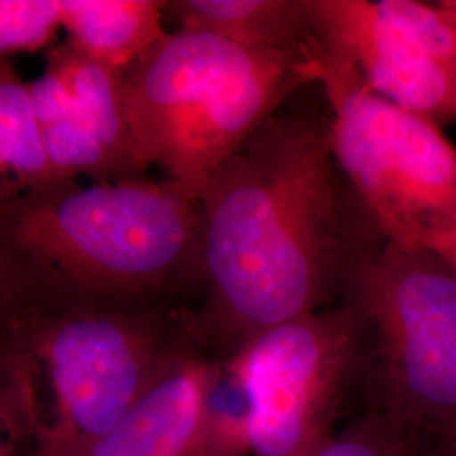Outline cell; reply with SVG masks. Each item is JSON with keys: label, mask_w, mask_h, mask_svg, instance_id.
Listing matches in <instances>:
<instances>
[{"label": "cell", "mask_w": 456, "mask_h": 456, "mask_svg": "<svg viewBox=\"0 0 456 456\" xmlns=\"http://www.w3.org/2000/svg\"><path fill=\"white\" fill-rule=\"evenodd\" d=\"M78 305L88 303L48 265L0 235V367L24 355L49 316Z\"/></svg>", "instance_id": "obj_13"}, {"label": "cell", "mask_w": 456, "mask_h": 456, "mask_svg": "<svg viewBox=\"0 0 456 456\" xmlns=\"http://www.w3.org/2000/svg\"><path fill=\"white\" fill-rule=\"evenodd\" d=\"M29 94L53 180L110 183L144 176L147 166L132 135L122 71L65 43L51 48Z\"/></svg>", "instance_id": "obj_9"}, {"label": "cell", "mask_w": 456, "mask_h": 456, "mask_svg": "<svg viewBox=\"0 0 456 456\" xmlns=\"http://www.w3.org/2000/svg\"><path fill=\"white\" fill-rule=\"evenodd\" d=\"M337 299L359 314L367 408L416 438L456 431V273L352 220Z\"/></svg>", "instance_id": "obj_4"}, {"label": "cell", "mask_w": 456, "mask_h": 456, "mask_svg": "<svg viewBox=\"0 0 456 456\" xmlns=\"http://www.w3.org/2000/svg\"><path fill=\"white\" fill-rule=\"evenodd\" d=\"M448 4H450V5H452V7L456 11V0H448Z\"/></svg>", "instance_id": "obj_21"}, {"label": "cell", "mask_w": 456, "mask_h": 456, "mask_svg": "<svg viewBox=\"0 0 456 456\" xmlns=\"http://www.w3.org/2000/svg\"><path fill=\"white\" fill-rule=\"evenodd\" d=\"M218 360L191 337L85 456H196Z\"/></svg>", "instance_id": "obj_10"}, {"label": "cell", "mask_w": 456, "mask_h": 456, "mask_svg": "<svg viewBox=\"0 0 456 456\" xmlns=\"http://www.w3.org/2000/svg\"><path fill=\"white\" fill-rule=\"evenodd\" d=\"M0 235L97 306L158 310L203 284L201 201L169 180L48 181L0 205Z\"/></svg>", "instance_id": "obj_2"}, {"label": "cell", "mask_w": 456, "mask_h": 456, "mask_svg": "<svg viewBox=\"0 0 456 456\" xmlns=\"http://www.w3.org/2000/svg\"><path fill=\"white\" fill-rule=\"evenodd\" d=\"M17 195H20V190L12 178L7 164L4 161V156L0 154V205L7 203L9 200H12Z\"/></svg>", "instance_id": "obj_19"}, {"label": "cell", "mask_w": 456, "mask_h": 456, "mask_svg": "<svg viewBox=\"0 0 456 456\" xmlns=\"http://www.w3.org/2000/svg\"><path fill=\"white\" fill-rule=\"evenodd\" d=\"M191 338L190 311L78 305L37 326L22 359L45 397L20 399L28 456H85Z\"/></svg>", "instance_id": "obj_5"}, {"label": "cell", "mask_w": 456, "mask_h": 456, "mask_svg": "<svg viewBox=\"0 0 456 456\" xmlns=\"http://www.w3.org/2000/svg\"><path fill=\"white\" fill-rule=\"evenodd\" d=\"M68 43L90 60L129 69L158 45L164 29L161 0H60Z\"/></svg>", "instance_id": "obj_12"}, {"label": "cell", "mask_w": 456, "mask_h": 456, "mask_svg": "<svg viewBox=\"0 0 456 456\" xmlns=\"http://www.w3.org/2000/svg\"><path fill=\"white\" fill-rule=\"evenodd\" d=\"M306 456H419V438L384 412L367 408Z\"/></svg>", "instance_id": "obj_15"}, {"label": "cell", "mask_w": 456, "mask_h": 456, "mask_svg": "<svg viewBox=\"0 0 456 456\" xmlns=\"http://www.w3.org/2000/svg\"><path fill=\"white\" fill-rule=\"evenodd\" d=\"M164 19L175 20L176 31L213 34L318 61L310 0H175L164 4Z\"/></svg>", "instance_id": "obj_11"}, {"label": "cell", "mask_w": 456, "mask_h": 456, "mask_svg": "<svg viewBox=\"0 0 456 456\" xmlns=\"http://www.w3.org/2000/svg\"><path fill=\"white\" fill-rule=\"evenodd\" d=\"M322 49L436 126L456 120V11L443 0H310Z\"/></svg>", "instance_id": "obj_8"}, {"label": "cell", "mask_w": 456, "mask_h": 456, "mask_svg": "<svg viewBox=\"0 0 456 456\" xmlns=\"http://www.w3.org/2000/svg\"><path fill=\"white\" fill-rule=\"evenodd\" d=\"M433 252H436L443 261L446 262L456 273V235L436 245L435 248H431Z\"/></svg>", "instance_id": "obj_20"}, {"label": "cell", "mask_w": 456, "mask_h": 456, "mask_svg": "<svg viewBox=\"0 0 456 456\" xmlns=\"http://www.w3.org/2000/svg\"><path fill=\"white\" fill-rule=\"evenodd\" d=\"M363 331L342 299L264 331L218 362L213 392L244 456H306L362 389Z\"/></svg>", "instance_id": "obj_6"}, {"label": "cell", "mask_w": 456, "mask_h": 456, "mask_svg": "<svg viewBox=\"0 0 456 456\" xmlns=\"http://www.w3.org/2000/svg\"><path fill=\"white\" fill-rule=\"evenodd\" d=\"M419 456H456V431L419 440Z\"/></svg>", "instance_id": "obj_18"}, {"label": "cell", "mask_w": 456, "mask_h": 456, "mask_svg": "<svg viewBox=\"0 0 456 456\" xmlns=\"http://www.w3.org/2000/svg\"><path fill=\"white\" fill-rule=\"evenodd\" d=\"M0 154L20 193L53 181L29 83L7 58H0Z\"/></svg>", "instance_id": "obj_14"}, {"label": "cell", "mask_w": 456, "mask_h": 456, "mask_svg": "<svg viewBox=\"0 0 456 456\" xmlns=\"http://www.w3.org/2000/svg\"><path fill=\"white\" fill-rule=\"evenodd\" d=\"M330 146L362 212L387 239L435 248L456 235V149L440 126L379 97L320 46Z\"/></svg>", "instance_id": "obj_7"}, {"label": "cell", "mask_w": 456, "mask_h": 456, "mask_svg": "<svg viewBox=\"0 0 456 456\" xmlns=\"http://www.w3.org/2000/svg\"><path fill=\"white\" fill-rule=\"evenodd\" d=\"M320 63L224 37L173 31L124 71L132 135L142 161L201 198L224 164L301 88Z\"/></svg>", "instance_id": "obj_3"}, {"label": "cell", "mask_w": 456, "mask_h": 456, "mask_svg": "<svg viewBox=\"0 0 456 456\" xmlns=\"http://www.w3.org/2000/svg\"><path fill=\"white\" fill-rule=\"evenodd\" d=\"M26 435L11 367H0V456H16L19 436Z\"/></svg>", "instance_id": "obj_17"}, {"label": "cell", "mask_w": 456, "mask_h": 456, "mask_svg": "<svg viewBox=\"0 0 456 456\" xmlns=\"http://www.w3.org/2000/svg\"><path fill=\"white\" fill-rule=\"evenodd\" d=\"M337 169L330 115L284 103L200 198L203 296L190 331L213 359L337 301L352 220Z\"/></svg>", "instance_id": "obj_1"}, {"label": "cell", "mask_w": 456, "mask_h": 456, "mask_svg": "<svg viewBox=\"0 0 456 456\" xmlns=\"http://www.w3.org/2000/svg\"><path fill=\"white\" fill-rule=\"evenodd\" d=\"M60 29V0H0V58L48 48Z\"/></svg>", "instance_id": "obj_16"}]
</instances>
